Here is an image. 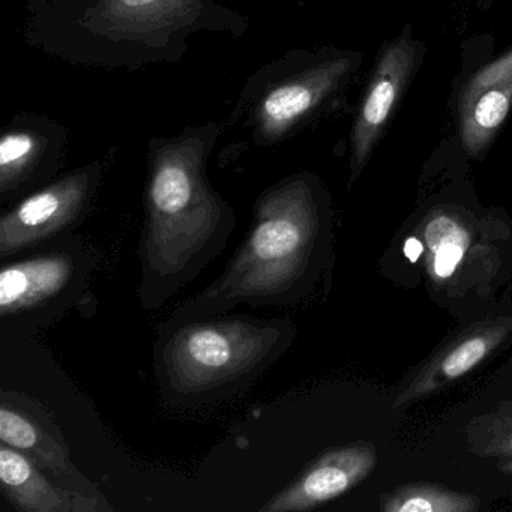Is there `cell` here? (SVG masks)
I'll return each instance as SVG.
<instances>
[{"mask_svg": "<svg viewBox=\"0 0 512 512\" xmlns=\"http://www.w3.org/2000/svg\"><path fill=\"white\" fill-rule=\"evenodd\" d=\"M217 139L218 125L209 124L151 142L145 223L137 250V296L145 310H160L196 280L235 232V211L206 175Z\"/></svg>", "mask_w": 512, "mask_h": 512, "instance_id": "6da1fadb", "label": "cell"}, {"mask_svg": "<svg viewBox=\"0 0 512 512\" xmlns=\"http://www.w3.org/2000/svg\"><path fill=\"white\" fill-rule=\"evenodd\" d=\"M328 199L322 184L302 172L257 197L254 220L217 280L179 305L167 320L200 319L301 301L322 269L328 238Z\"/></svg>", "mask_w": 512, "mask_h": 512, "instance_id": "7a4b0ae2", "label": "cell"}, {"mask_svg": "<svg viewBox=\"0 0 512 512\" xmlns=\"http://www.w3.org/2000/svg\"><path fill=\"white\" fill-rule=\"evenodd\" d=\"M295 337V323L287 317L224 313L166 320L154 344L158 394L176 409L235 397L268 371Z\"/></svg>", "mask_w": 512, "mask_h": 512, "instance_id": "3957f363", "label": "cell"}, {"mask_svg": "<svg viewBox=\"0 0 512 512\" xmlns=\"http://www.w3.org/2000/svg\"><path fill=\"white\" fill-rule=\"evenodd\" d=\"M100 257L79 236L49 241L25 259L7 262L0 271V322L4 328L32 331L55 322L67 311L94 316L97 299L91 278Z\"/></svg>", "mask_w": 512, "mask_h": 512, "instance_id": "277c9868", "label": "cell"}, {"mask_svg": "<svg viewBox=\"0 0 512 512\" xmlns=\"http://www.w3.org/2000/svg\"><path fill=\"white\" fill-rule=\"evenodd\" d=\"M361 64L358 50L325 49L266 68L244 97L254 142L271 146L292 136L340 95Z\"/></svg>", "mask_w": 512, "mask_h": 512, "instance_id": "5b68a950", "label": "cell"}, {"mask_svg": "<svg viewBox=\"0 0 512 512\" xmlns=\"http://www.w3.org/2000/svg\"><path fill=\"white\" fill-rule=\"evenodd\" d=\"M101 179L103 166L92 163L14 203L0 217V260L73 232L88 217Z\"/></svg>", "mask_w": 512, "mask_h": 512, "instance_id": "8992f818", "label": "cell"}, {"mask_svg": "<svg viewBox=\"0 0 512 512\" xmlns=\"http://www.w3.org/2000/svg\"><path fill=\"white\" fill-rule=\"evenodd\" d=\"M427 55L407 25L380 47L350 131V184L358 181Z\"/></svg>", "mask_w": 512, "mask_h": 512, "instance_id": "52a82bcc", "label": "cell"}, {"mask_svg": "<svg viewBox=\"0 0 512 512\" xmlns=\"http://www.w3.org/2000/svg\"><path fill=\"white\" fill-rule=\"evenodd\" d=\"M0 442L25 452L64 487L101 494L100 487L77 469L61 428L28 395L7 389L0 394Z\"/></svg>", "mask_w": 512, "mask_h": 512, "instance_id": "ba28073f", "label": "cell"}, {"mask_svg": "<svg viewBox=\"0 0 512 512\" xmlns=\"http://www.w3.org/2000/svg\"><path fill=\"white\" fill-rule=\"evenodd\" d=\"M454 98L458 142L467 157L481 160L512 110V46L467 76Z\"/></svg>", "mask_w": 512, "mask_h": 512, "instance_id": "9c48e42d", "label": "cell"}, {"mask_svg": "<svg viewBox=\"0 0 512 512\" xmlns=\"http://www.w3.org/2000/svg\"><path fill=\"white\" fill-rule=\"evenodd\" d=\"M376 464V448L364 440L329 449L259 511L298 512L319 508L361 484Z\"/></svg>", "mask_w": 512, "mask_h": 512, "instance_id": "30bf717a", "label": "cell"}, {"mask_svg": "<svg viewBox=\"0 0 512 512\" xmlns=\"http://www.w3.org/2000/svg\"><path fill=\"white\" fill-rule=\"evenodd\" d=\"M512 332V316L496 317L472 323L455 335L445 347L401 389L394 407L421 400L475 370Z\"/></svg>", "mask_w": 512, "mask_h": 512, "instance_id": "8fae6325", "label": "cell"}, {"mask_svg": "<svg viewBox=\"0 0 512 512\" xmlns=\"http://www.w3.org/2000/svg\"><path fill=\"white\" fill-rule=\"evenodd\" d=\"M0 482L8 502L22 512H113L101 494L64 487L31 457L0 442Z\"/></svg>", "mask_w": 512, "mask_h": 512, "instance_id": "7c38bea8", "label": "cell"}, {"mask_svg": "<svg viewBox=\"0 0 512 512\" xmlns=\"http://www.w3.org/2000/svg\"><path fill=\"white\" fill-rule=\"evenodd\" d=\"M61 134L49 122H17L0 140V202H16L52 178L61 157Z\"/></svg>", "mask_w": 512, "mask_h": 512, "instance_id": "4fadbf2b", "label": "cell"}, {"mask_svg": "<svg viewBox=\"0 0 512 512\" xmlns=\"http://www.w3.org/2000/svg\"><path fill=\"white\" fill-rule=\"evenodd\" d=\"M475 221L460 206H434L422 218L419 233L427 256L425 266L436 284H446L464 265L467 254L475 248Z\"/></svg>", "mask_w": 512, "mask_h": 512, "instance_id": "5bb4252c", "label": "cell"}, {"mask_svg": "<svg viewBox=\"0 0 512 512\" xmlns=\"http://www.w3.org/2000/svg\"><path fill=\"white\" fill-rule=\"evenodd\" d=\"M380 508L385 512H473L479 508V499L443 485L413 482L386 494Z\"/></svg>", "mask_w": 512, "mask_h": 512, "instance_id": "9a60e30c", "label": "cell"}, {"mask_svg": "<svg viewBox=\"0 0 512 512\" xmlns=\"http://www.w3.org/2000/svg\"><path fill=\"white\" fill-rule=\"evenodd\" d=\"M467 439L473 454L512 458V403L473 419L467 427Z\"/></svg>", "mask_w": 512, "mask_h": 512, "instance_id": "2e32d148", "label": "cell"}, {"mask_svg": "<svg viewBox=\"0 0 512 512\" xmlns=\"http://www.w3.org/2000/svg\"><path fill=\"white\" fill-rule=\"evenodd\" d=\"M499 469L502 470V472L508 473V475H512V458L502 461V463L499 464Z\"/></svg>", "mask_w": 512, "mask_h": 512, "instance_id": "e0dca14e", "label": "cell"}, {"mask_svg": "<svg viewBox=\"0 0 512 512\" xmlns=\"http://www.w3.org/2000/svg\"><path fill=\"white\" fill-rule=\"evenodd\" d=\"M476 2H478V4H482V5H485V7H487V5H491V4H493V2H497V0H476Z\"/></svg>", "mask_w": 512, "mask_h": 512, "instance_id": "ac0fdd59", "label": "cell"}, {"mask_svg": "<svg viewBox=\"0 0 512 512\" xmlns=\"http://www.w3.org/2000/svg\"><path fill=\"white\" fill-rule=\"evenodd\" d=\"M346 2H368V0H346Z\"/></svg>", "mask_w": 512, "mask_h": 512, "instance_id": "d6986e66", "label": "cell"}]
</instances>
